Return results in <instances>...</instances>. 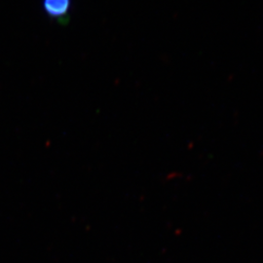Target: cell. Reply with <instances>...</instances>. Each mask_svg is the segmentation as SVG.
Wrapping results in <instances>:
<instances>
[{
	"instance_id": "6da1fadb",
	"label": "cell",
	"mask_w": 263,
	"mask_h": 263,
	"mask_svg": "<svg viewBox=\"0 0 263 263\" xmlns=\"http://www.w3.org/2000/svg\"><path fill=\"white\" fill-rule=\"evenodd\" d=\"M72 0H43L42 8L51 19H65L71 9Z\"/></svg>"
}]
</instances>
